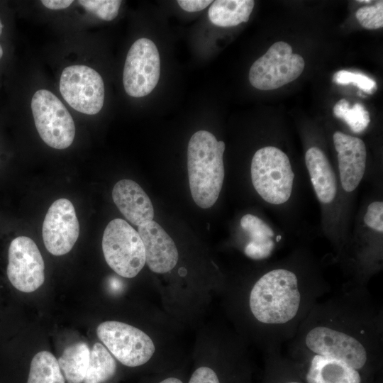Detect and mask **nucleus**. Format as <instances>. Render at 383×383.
<instances>
[{"label": "nucleus", "mask_w": 383, "mask_h": 383, "mask_svg": "<svg viewBox=\"0 0 383 383\" xmlns=\"http://www.w3.org/2000/svg\"><path fill=\"white\" fill-rule=\"evenodd\" d=\"M296 364L356 370L381 379L383 311L363 286L318 301L287 344Z\"/></svg>", "instance_id": "f257e3e1"}, {"label": "nucleus", "mask_w": 383, "mask_h": 383, "mask_svg": "<svg viewBox=\"0 0 383 383\" xmlns=\"http://www.w3.org/2000/svg\"><path fill=\"white\" fill-rule=\"evenodd\" d=\"M328 287L302 279L294 270L272 268L245 293H236V311L246 335L265 354L281 352Z\"/></svg>", "instance_id": "f03ea898"}, {"label": "nucleus", "mask_w": 383, "mask_h": 383, "mask_svg": "<svg viewBox=\"0 0 383 383\" xmlns=\"http://www.w3.org/2000/svg\"><path fill=\"white\" fill-rule=\"evenodd\" d=\"M226 145L206 131L191 137L187 148V170L191 194L201 208L211 207L221 192L225 170L223 155Z\"/></svg>", "instance_id": "7ed1b4c3"}, {"label": "nucleus", "mask_w": 383, "mask_h": 383, "mask_svg": "<svg viewBox=\"0 0 383 383\" xmlns=\"http://www.w3.org/2000/svg\"><path fill=\"white\" fill-rule=\"evenodd\" d=\"M250 172L255 191L265 201L282 204L290 198L294 173L288 156L280 149L266 146L257 150Z\"/></svg>", "instance_id": "20e7f679"}, {"label": "nucleus", "mask_w": 383, "mask_h": 383, "mask_svg": "<svg viewBox=\"0 0 383 383\" xmlns=\"http://www.w3.org/2000/svg\"><path fill=\"white\" fill-rule=\"evenodd\" d=\"M102 250L108 265L123 277H135L145 266L143 241L138 232L123 219L115 218L108 223Z\"/></svg>", "instance_id": "39448f33"}, {"label": "nucleus", "mask_w": 383, "mask_h": 383, "mask_svg": "<svg viewBox=\"0 0 383 383\" xmlns=\"http://www.w3.org/2000/svg\"><path fill=\"white\" fill-rule=\"evenodd\" d=\"M96 334L113 357L129 367L146 364L155 353L154 342L146 333L123 322L104 321L98 326Z\"/></svg>", "instance_id": "423d86ee"}, {"label": "nucleus", "mask_w": 383, "mask_h": 383, "mask_svg": "<svg viewBox=\"0 0 383 383\" xmlns=\"http://www.w3.org/2000/svg\"><path fill=\"white\" fill-rule=\"evenodd\" d=\"M36 129L45 144L58 150L70 146L75 136L74 120L62 101L51 91L39 89L31 99Z\"/></svg>", "instance_id": "0eeeda50"}, {"label": "nucleus", "mask_w": 383, "mask_h": 383, "mask_svg": "<svg viewBox=\"0 0 383 383\" xmlns=\"http://www.w3.org/2000/svg\"><path fill=\"white\" fill-rule=\"evenodd\" d=\"M304 67V58L289 44L276 42L252 65L249 81L260 90L275 89L297 79Z\"/></svg>", "instance_id": "6e6552de"}, {"label": "nucleus", "mask_w": 383, "mask_h": 383, "mask_svg": "<svg viewBox=\"0 0 383 383\" xmlns=\"http://www.w3.org/2000/svg\"><path fill=\"white\" fill-rule=\"evenodd\" d=\"M60 91L65 101L80 113L94 115L103 107L104 81L96 70L88 66L65 67L60 76Z\"/></svg>", "instance_id": "1a4fd4ad"}, {"label": "nucleus", "mask_w": 383, "mask_h": 383, "mask_svg": "<svg viewBox=\"0 0 383 383\" xmlns=\"http://www.w3.org/2000/svg\"><path fill=\"white\" fill-rule=\"evenodd\" d=\"M160 59L155 44L148 38L135 41L129 49L123 73L126 92L133 97L148 95L158 83Z\"/></svg>", "instance_id": "9d476101"}, {"label": "nucleus", "mask_w": 383, "mask_h": 383, "mask_svg": "<svg viewBox=\"0 0 383 383\" xmlns=\"http://www.w3.org/2000/svg\"><path fill=\"white\" fill-rule=\"evenodd\" d=\"M45 265L35 242L27 236H18L10 243L8 253L7 277L18 290L30 293L45 281Z\"/></svg>", "instance_id": "9b49d317"}, {"label": "nucleus", "mask_w": 383, "mask_h": 383, "mask_svg": "<svg viewBox=\"0 0 383 383\" xmlns=\"http://www.w3.org/2000/svg\"><path fill=\"white\" fill-rule=\"evenodd\" d=\"M42 235L47 250L60 256L68 253L79 235V224L72 203L61 198L55 201L45 215Z\"/></svg>", "instance_id": "f8f14e48"}, {"label": "nucleus", "mask_w": 383, "mask_h": 383, "mask_svg": "<svg viewBox=\"0 0 383 383\" xmlns=\"http://www.w3.org/2000/svg\"><path fill=\"white\" fill-rule=\"evenodd\" d=\"M138 227L145 248V262L150 270L157 274L171 271L179 259L178 250L172 238L154 221Z\"/></svg>", "instance_id": "ddd939ff"}, {"label": "nucleus", "mask_w": 383, "mask_h": 383, "mask_svg": "<svg viewBox=\"0 0 383 383\" xmlns=\"http://www.w3.org/2000/svg\"><path fill=\"white\" fill-rule=\"evenodd\" d=\"M333 143L338 152L340 179L343 189L355 190L361 182L366 167L367 151L359 138L336 131Z\"/></svg>", "instance_id": "4468645a"}, {"label": "nucleus", "mask_w": 383, "mask_h": 383, "mask_svg": "<svg viewBox=\"0 0 383 383\" xmlns=\"http://www.w3.org/2000/svg\"><path fill=\"white\" fill-rule=\"evenodd\" d=\"M112 199L118 210L132 224L140 226L152 221L154 209L149 196L131 179H121L113 187Z\"/></svg>", "instance_id": "2eb2a0df"}, {"label": "nucleus", "mask_w": 383, "mask_h": 383, "mask_svg": "<svg viewBox=\"0 0 383 383\" xmlns=\"http://www.w3.org/2000/svg\"><path fill=\"white\" fill-rule=\"evenodd\" d=\"M305 161L318 199L323 204L331 203L335 196L337 184L328 158L320 148L312 147L306 151Z\"/></svg>", "instance_id": "dca6fc26"}, {"label": "nucleus", "mask_w": 383, "mask_h": 383, "mask_svg": "<svg viewBox=\"0 0 383 383\" xmlns=\"http://www.w3.org/2000/svg\"><path fill=\"white\" fill-rule=\"evenodd\" d=\"M240 226L250 237L244 248L245 255L256 260L268 258L275 246L272 229L261 218L250 213L242 217Z\"/></svg>", "instance_id": "f3484780"}, {"label": "nucleus", "mask_w": 383, "mask_h": 383, "mask_svg": "<svg viewBox=\"0 0 383 383\" xmlns=\"http://www.w3.org/2000/svg\"><path fill=\"white\" fill-rule=\"evenodd\" d=\"M254 5L252 0H216L209 9L208 16L217 26H235L249 20Z\"/></svg>", "instance_id": "a211bd4d"}, {"label": "nucleus", "mask_w": 383, "mask_h": 383, "mask_svg": "<svg viewBox=\"0 0 383 383\" xmlns=\"http://www.w3.org/2000/svg\"><path fill=\"white\" fill-rule=\"evenodd\" d=\"M90 349L84 342L67 347L57 360L61 372L68 383L83 382L87 374Z\"/></svg>", "instance_id": "6ab92c4d"}, {"label": "nucleus", "mask_w": 383, "mask_h": 383, "mask_svg": "<svg viewBox=\"0 0 383 383\" xmlns=\"http://www.w3.org/2000/svg\"><path fill=\"white\" fill-rule=\"evenodd\" d=\"M263 383H306L295 365L281 352L265 354Z\"/></svg>", "instance_id": "aec40b11"}, {"label": "nucleus", "mask_w": 383, "mask_h": 383, "mask_svg": "<svg viewBox=\"0 0 383 383\" xmlns=\"http://www.w3.org/2000/svg\"><path fill=\"white\" fill-rule=\"evenodd\" d=\"M116 360L106 348L96 343L90 350V357L84 383H104L116 374Z\"/></svg>", "instance_id": "412c9836"}, {"label": "nucleus", "mask_w": 383, "mask_h": 383, "mask_svg": "<svg viewBox=\"0 0 383 383\" xmlns=\"http://www.w3.org/2000/svg\"><path fill=\"white\" fill-rule=\"evenodd\" d=\"M249 376L250 370L246 362L225 372L201 365L193 371L187 383H248Z\"/></svg>", "instance_id": "4be33fe9"}, {"label": "nucleus", "mask_w": 383, "mask_h": 383, "mask_svg": "<svg viewBox=\"0 0 383 383\" xmlns=\"http://www.w3.org/2000/svg\"><path fill=\"white\" fill-rule=\"evenodd\" d=\"M27 383H65L56 357L48 351H40L33 357Z\"/></svg>", "instance_id": "5701e85b"}, {"label": "nucleus", "mask_w": 383, "mask_h": 383, "mask_svg": "<svg viewBox=\"0 0 383 383\" xmlns=\"http://www.w3.org/2000/svg\"><path fill=\"white\" fill-rule=\"evenodd\" d=\"M333 113L337 118L344 120L354 133L362 132L370 122V113L362 104L356 103L350 108L345 99L335 104Z\"/></svg>", "instance_id": "b1692460"}, {"label": "nucleus", "mask_w": 383, "mask_h": 383, "mask_svg": "<svg viewBox=\"0 0 383 383\" xmlns=\"http://www.w3.org/2000/svg\"><path fill=\"white\" fill-rule=\"evenodd\" d=\"M87 11L104 21H112L118 13L122 3L118 0H80L78 1Z\"/></svg>", "instance_id": "393cba45"}, {"label": "nucleus", "mask_w": 383, "mask_h": 383, "mask_svg": "<svg viewBox=\"0 0 383 383\" xmlns=\"http://www.w3.org/2000/svg\"><path fill=\"white\" fill-rule=\"evenodd\" d=\"M333 81L341 85L353 84L367 94H372L377 89L376 82L360 72L340 70L334 74Z\"/></svg>", "instance_id": "a878e982"}, {"label": "nucleus", "mask_w": 383, "mask_h": 383, "mask_svg": "<svg viewBox=\"0 0 383 383\" xmlns=\"http://www.w3.org/2000/svg\"><path fill=\"white\" fill-rule=\"evenodd\" d=\"M360 24L366 29H378L383 26V1L374 6L360 8L355 14Z\"/></svg>", "instance_id": "bb28decb"}, {"label": "nucleus", "mask_w": 383, "mask_h": 383, "mask_svg": "<svg viewBox=\"0 0 383 383\" xmlns=\"http://www.w3.org/2000/svg\"><path fill=\"white\" fill-rule=\"evenodd\" d=\"M364 222L370 228L383 232V203L374 201L368 207L364 216Z\"/></svg>", "instance_id": "cd10ccee"}, {"label": "nucleus", "mask_w": 383, "mask_h": 383, "mask_svg": "<svg viewBox=\"0 0 383 383\" xmlns=\"http://www.w3.org/2000/svg\"><path fill=\"white\" fill-rule=\"evenodd\" d=\"M213 1L211 0H179L177 1L179 6L188 12H196L204 9Z\"/></svg>", "instance_id": "c85d7f7f"}, {"label": "nucleus", "mask_w": 383, "mask_h": 383, "mask_svg": "<svg viewBox=\"0 0 383 383\" xmlns=\"http://www.w3.org/2000/svg\"><path fill=\"white\" fill-rule=\"evenodd\" d=\"M43 5L50 9H63L69 7L72 3V0H43Z\"/></svg>", "instance_id": "c756f323"}, {"label": "nucleus", "mask_w": 383, "mask_h": 383, "mask_svg": "<svg viewBox=\"0 0 383 383\" xmlns=\"http://www.w3.org/2000/svg\"><path fill=\"white\" fill-rule=\"evenodd\" d=\"M157 383H184V381L176 376H168L162 378Z\"/></svg>", "instance_id": "7c9ffc66"}, {"label": "nucleus", "mask_w": 383, "mask_h": 383, "mask_svg": "<svg viewBox=\"0 0 383 383\" xmlns=\"http://www.w3.org/2000/svg\"><path fill=\"white\" fill-rule=\"evenodd\" d=\"M3 27H4V26H3V24H2V23H1V21L0 20V35H1V33H2V30H3Z\"/></svg>", "instance_id": "2f4dec72"}, {"label": "nucleus", "mask_w": 383, "mask_h": 383, "mask_svg": "<svg viewBox=\"0 0 383 383\" xmlns=\"http://www.w3.org/2000/svg\"><path fill=\"white\" fill-rule=\"evenodd\" d=\"M3 53H4L3 48H2L1 45H0V59L3 56Z\"/></svg>", "instance_id": "473e14b6"}, {"label": "nucleus", "mask_w": 383, "mask_h": 383, "mask_svg": "<svg viewBox=\"0 0 383 383\" xmlns=\"http://www.w3.org/2000/svg\"><path fill=\"white\" fill-rule=\"evenodd\" d=\"M281 238H282L281 235H277V238H276V241L279 242L281 240Z\"/></svg>", "instance_id": "72a5a7b5"}, {"label": "nucleus", "mask_w": 383, "mask_h": 383, "mask_svg": "<svg viewBox=\"0 0 383 383\" xmlns=\"http://www.w3.org/2000/svg\"><path fill=\"white\" fill-rule=\"evenodd\" d=\"M359 2H370L371 1L370 0H367V1H365V0H362V1H358Z\"/></svg>", "instance_id": "f704fd0d"}]
</instances>
